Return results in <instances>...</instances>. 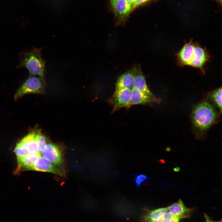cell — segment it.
Segmentation results:
<instances>
[{
    "mask_svg": "<svg viewBox=\"0 0 222 222\" xmlns=\"http://www.w3.org/2000/svg\"><path fill=\"white\" fill-rule=\"evenodd\" d=\"M209 222H222V220L220 219L219 220H212L210 218L209 220Z\"/></svg>",
    "mask_w": 222,
    "mask_h": 222,
    "instance_id": "cb8c5ba5",
    "label": "cell"
},
{
    "mask_svg": "<svg viewBox=\"0 0 222 222\" xmlns=\"http://www.w3.org/2000/svg\"><path fill=\"white\" fill-rule=\"evenodd\" d=\"M40 153H28L22 156L17 157L18 168L17 171L23 169L30 170L35 162L40 156Z\"/></svg>",
    "mask_w": 222,
    "mask_h": 222,
    "instance_id": "4fadbf2b",
    "label": "cell"
},
{
    "mask_svg": "<svg viewBox=\"0 0 222 222\" xmlns=\"http://www.w3.org/2000/svg\"><path fill=\"white\" fill-rule=\"evenodd\" d=\"M131 90L127 88L115 89L109 102L113 106V111L130 106Z\"/></svg>",
    "mask_w": 222,
    "mask_h": 222,
    "instance_id": "5b68a950",
    "label": "cell"
},
{
    "mask_svg": "<svg viewBox=\"0 0 222 222\" xmlns=\"http://www.w3.org/2000/svg\"><path fill=\"white\" fill-rule=\"evenodd\" d=\"M134 87L148 95L154 97L147 87L140 66H137L135 76Z\"/></svg>",
    "mask_w": 222,
    "mask_h": 222,
    "instance_id": "9a60e30c",
    "label": "cell"
},
{
    "mask_svg": "<svg viewBox=\"0 0 222 222\" xmlns=\"http://www.w3.org/2000/svg\"><path fill=\"white\" fill-rule=\"evenodd\" d=\"M181 220L180 218L168 211L162 219L163 222H179Z\"/></svg>",
    "mask_w": 222,
    "mask_h": 222,
    "instance_id": "d6986e66",
    "label": "cell"
},
{
    "mask_svg": "<svg viewBox=\"0 0 222 222\" xmlns=\"http://www.w3.org/2000/svg\"><path fill=\"white\" fill-rule=\"evenodd\" d=\"M149 222H163L162 220H157V221H150Z\"/></svg>",
    "mask_w": 222,
    "mask_h": 222,
    "instance_id": "484cf974",
    "label": "cell"
},
{
    "mask_svg": "<svg viewBox=\"0 0 222 222\" xmlns=\"http://www.w3.org/2000/svg\"><path fill=\"white\" fill-rule=\"evenodd\" d=\"M222 87H221L210 92L207 98L212 101L215 106L217 108L220 114L222 113Z\"/></svg>",
    "mask_w": 222,
    "mask_h": 222,
    "instance_id": "e0dca14e",
    "label": "cell"
},
{
    "mask_svg": "<svg viewBox=\"0 0 222 222\" xmlns=\"http://www.w3.org/2000/svg\"><path fill=\"white\" fill-rule=\"evenodd\" d=\"M180 170V168L179 167H175L174 168V170L175 171L178 172Z\"/></svg>",
    "mask_w": 222,
    "mask_h": 222,
    "instance_id": "d4e9b609",
    "label": "cell"
},
{
    "mask_svg": "<svg viewBox=\"0 0 222 222\" xmlns=\"http://www.w3.org/2000/svg\"><path fill=\"white\" fill-rule=\"evenodd\" d=\"M41 155L54 165L61 168L64 162L61 147L56 144L47 141Z\"/></svg>",
    "mask_w": 222,
    "mask_h": 222,
    "instance_id": "277c9868",
    "label": "cell"
},
{
    "mask_svg": "<svg viewBox=\"0 0 222 222\" xmlns=\"http://www.w3.org/2000/svg\"><path fill=\"white\" fill-rule=\"evenodd\" d=\"M149 0H136L134 6L135 8L148 1Z\"/></svg>",
    "mask_w": 222,
    "mask_h": 222,
    "instance_id": "44dd1931",
    "label": "cell"
},
{
    "mask_svg": "<svg viewBox=\"0 0 222 222\" xmlns=\"http://www.w3.org/2000/svg\"><path fill=\"white\" fill-rule=\"evenodd\" d=\"M37 128L34 129L22 139L26 145L29 153H40L36 138Z\"/></svg>",
    "mask_w": 222,
    "mask_h": 222,
    "instance_id": "5bb4252c",
    "label": "cell"
},
{
    "mask_svg": "<svg viewBox=\"0 0 222 222\" xmlns=\"http://www.w3.org/2000/svg\"><path fill=\"white\" fill-rule=\"evenodd\" d=\"M167 208L168 211L182 220L189 218L195 210V208H190L186 207L180 199Z\"/></svg>",
    "mask_w": 222,
    "mask_h": 222,
    "instance_id": "9c48e42d",
    "label": "cell"
},
{
    "mask_svg": "<svg viewBox=\"0 0 222 222\" xmlns=\"http://www.w3.org/2000/svg\"><path fill=\"white\" fill-rule=\"evenodd\" d=\"M137 66L134 67L120 76L116 84L115 89L127 88L131 90L134 87Z\"/></svg>",
    "mask_w": 222,
    "mask_h": 222,
    "instance_id": "30bf717a",
    "label": "cell"
},
{
    "mask_svg": "<svg viewBox=\"0 0 222 222\" xmlns=\"http://www.w3.org/2000/svg\"><path fill=\"white\" fill-rule=\"evenodd\" d=\"M195 43L191 40L186 43L177 54L179 64L181 66H189L193 57Z\"/></svg>",
    "mask_w": 222,
    "mask_h": 222,
    "instance_id": "8fae6325",
    "label": "cell"
},
{
    "mask_svg": "<svg viewBox=\"0 0 222 222\" xmlns=\"http://www.w3.org/2000/svg\"><path fill=\"white\" fill-rule=\"evenodd\" d=\"M158 101L155 97H151L134 87L131 89L130 106L139 104H146Z\"/></svg>",
    "mask_w": 222,
    "mask_h": 222,
    "instance_id": "7c38bea8",
    "label": "cell"
},
{
    "mask_svg": "<svg viewBox=\"0 0 222 222\" xmlns=\"http://www.w3.org/2000/svg\"><path fill=\"white\" fill-rule=\"evenodd\" d=\"M30 170L51 173L61 177L65 176L64 170L41 156L35 162Z\"/></svg>",
    "mask_w": 222,
    "mask_h": 222,
    "instance_id": "52a82bcc",
    "label": "cell"
},
{
    "mask_svg": "<svg viewBox=\"0 0 222 222\" xmlns=\"http://www.w3.org/2000/svg\"><path fill=\"white\" fill-rule=\"evenodd\" d=\"M19 63L17 68H26L29 76H38L44 78L45 60L41 56V49L34 47L29 50L24 49L19 54Z\"/></svg>",
    "mask_w": 222,
    "mask_h": 222,
    "instance_id": "7a4b0ae2",
    "label": "cell"
},
{
    "mask_svg": "<svg viewBox=\"0 0 222 222\" xmlns=\"http://www.w3.org/2000/svg\"><path fill=\"white\" fill-rule=\"evenodd\" d=\"M46 87L44 78L38 76H29L19 87L14 96L16 100L28 93L44 94Z\"/></svg>",
    "mask_w": 222,
    "mask_h": 222,
    "instance_id": "3957f363",
    "label": "cell"
},
{
    "mask_svg": "<svg viewBox=\"0 0 222 222\" xmlns=\"http://www.w3.org/2000/svg\"><path fill=\"white\" fill-rule=\"evenodd\" d=\"M204 215L205 219V222H209L210 217L205 213H204Z\"/></svg>",
    "mask_w": 222,
    "mask_h": 222,
    "instance_id": "603a6c76",
    "label": "cell"
},
{
    "mask_svg": "<svg viewBox=\"0 0 222 222\" xmlns=\"http://www.w3.org/2000/svg\"><path fill=\"white\" fill-rule=\"evenodd\" d=\"M128 3L131 4L133 6V9L134 8L136 0H126Z\"/></svg>",
    "mask_w": 222,
    "mask_h": 222,
    "instance_id": "7402d4cb",
    "label": "cell"
},
{
    "mask_svg": "<svg viewBox=\"0 0 222 222\" xmlns=\"http://www.w3.org/2000/svg\"><path fill=\"white\" fill-rule=\"evenodd\" d=\"M116 18L117 25L124 23L126 18L133 9L132 6L126 0H110Z\"/></svg>",
    "mask_w": 222,
    "mask_h": 222,
    "instance_id": "8992f818",
    "label": "cell"
},
{
    "mask_svg": "<svg viewBox=\"0 0 222 222\" xmlns=\"http://www.w3.org/2000/svg\"><path fill=\"white\" fill-rule=\"evenodd\" d=\"M167 211V207L159 208L150 210L143 217V221L149 222L162 220L164 216Z\"/></svg>",
    "mask_w": 222,
    "mask_h": 222,
    "instance_id": "2e32d148",
    "label": "cell"
},
{
    "mask_svg": "<svg viewBox=\"0 0 222 222\" xmlns=\"http://www.w3.org/2000/svg\"><path fill=\"white\" fill-rule=\"evenodd\" d=\"M220 114L208 100L197 105L191 115L193 131L197 139L205 138L208 129L217 121Z\"/></svg>",
    "mask_w": 222,
    "mask_h": 222,
    "instance_id": "6da1fadb",
    "label": "cell"
},
{
    "mask_svg": "<svg viewBox=\"0 0 222 222\" xmlns=\"http://www.w3.org/2000/svg\"><path fill=\"white\" fill-rule=\"evenodd\" d=\"M36 138L41 153L43 150L47 140L44 135L42 133L41 130L40 129L37 128Z\"/></svg>",
    "mask_w": 222,
    "mask_h": 222,
    "instance_id": "ac0fdd59",
    "label": "cell"
},
{
    "mask_svg": "<svg viewBox=\"0 0 222 222\" xmlns=\"http://www.w3.org/2000/svg\"><path fill=\"white\" fill-rule=\"evenodd\" d=\"M147 179L145 175L140 174L136 175L134 178V182L136 185L139 187L141 183Z\"/></svg>",
    "mask_w": 222,
    "mask_h": 222,
    "instance_id": "ffe728a7",
    "label": "cell"
},
{
    "mask_svg": "<svg viewBox=\"0 0 222 222\" xmlns=\"http://www.w3.org/2000/svg\"><path fill=\"white\" fill-rule=\"evenodd\" d=\"M209 58L207 50L199 44L195 43L194 53L189 66L200 69L204 73V67Z\"/></svg>",
    "mask_w": 222,
    "mask_h": 222,
    "instance_id": "ba28073f",
    "label": "cell"
}]
</instances>
